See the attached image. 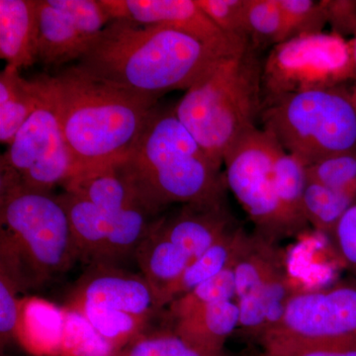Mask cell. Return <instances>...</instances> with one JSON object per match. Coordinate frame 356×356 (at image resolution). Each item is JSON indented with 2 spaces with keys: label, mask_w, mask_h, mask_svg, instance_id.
Listing matches in <instances>:
<instances>
[{
  "label": "cell",
  "mask_w": 356,
  "mask_h": 356,
  "mask_svg": "<svg viewBox=\"0 0 356 356\" xmlns=\"http://www.w3.org/2000/svg\"><path fill=\"white\" fill-rule=\"evenodd\" d=\"M236 51L214 48L168 26L112 20L77 65L112 86L159 98L186 91L218 60Z\"/></svg>",
  "instance_id": "cell-1"
},
{
  "label": "cell",
  "mask_w": 356,
  "mask_h": 356,
  "mask_svg": "<svg viewBox=\"0 0 356 356\" xmlns=\"http://www.w3.org/2000/svg\"><path fill=\"white\" fill-rule=\"evenodd\" d=\"M51 83L72 177L125 158L158 106L159 98L105 83L77 65L58 70Z\"/></svg>",
  "instance_id": "cell-2"
},
{
  "label": "cell",
  "mask_w": 356,
  "mask_h": 356,
  "mask_svg": "<svg viewBox=\"0 0 356 356\" xmlns=\"http://www.w3.org/2000/svg\"><path fill=\"white\" fill-rule=\"evenodd\" d=\"M121 163L140 200L154 214L173 203L225 202L221 168L179 121L175 107L154 108Z\"/></svg>",
  "instance_id": "cell-3"
},
{
  "label": "cell",
  "mask_w": 356,
  "mask_h": 356,
  "mask_svg": "<svg viewBox=\"0 0 356 356\" xmlns=\"http://www.w3.org/2000/svg\"><path fill=\"white\" fill-rule=\"evenodd\" d=\"M259 51L248 43L218 60L175 105L177 118L218 168L261 119L264 60Z\"/></svg>",
  "instance_id": "cell-4"
},
{
  "label": "cell",
  "mask_w": 356,
  "mask_h": 356,
  "mask_svg": "<svg viewBox=\"0 0 356 356\" xmlns=\"http://www.w3.org/2000/svg\"><path fill=\"white\" fill-rule=\"evenodd\" d=\"M262 129L306 166L356 152V107L343 86L262 103Z\"/></svg>",
  "instance_id": "cell-5"
},
{
  "label": "cell",
  "mask_w": 356,
  "mask_h": 356,
  "mask_svg": "<svg viewBox=\"0 0 356 356\" xmlns=\"http://www.w3.org/2000/svg\"><path fill=\"white\" fill-rule=\"evenodd\" d=\"M1 228L17 245L33 285L81 261L67 211L58 196L13 187L0 189Z\"/></svg>",
  "instance_id": "cell-6"
},
{
  "label": "cell",
  "mask_w": 356,
  "mask_h": 356,
  "mask_svg": "<svg viewBox=\"0 0 356 356\" xmlns=\"http://www.w3.org/2000/svg\"><path fill=\"white\" fill-rule=\"evenodd\" d=\"M37 77L39 104L1 154L0 189L51 192L74 172L51 76Z\"/></svg>",
  "instance_id": "cell-7"
},
{
  "label": "cell",
  "mask_w": 356,
  "mask_h": 356,
  "mask_svg": "<svg viewBox=\"0 0 356 356\" xmlns=\"http://www.w3.org/2000/svg\"><path fill=\"white\" fill-rule=\"evenodd\" d=\"M350 79H356L350 41L332 32L304 35L273 47L262 62V103Z\"/></svg>",
  "instance_id": "cell-8"
},
{
  "label": "cell",
  "mask_w": 356,
  "mask_h": 356,
  "mask_svg": "<svg viewBox=\"0 0 356 356\" xmlns=\"http://www.w3.org/2000/svg\"><path fill=\"white\" fill-rule=\"evenodd\" d=\"M283 151L270 134L255 128L224 159L227 187L254 222V235L271 243L285 236L274 178L276 161Z\"/></svg>",
  "instance_id": "cell-9"
},
{
  "label": "cell",
  "mask_w": 356,
  "mask_h": 356,
  "mask_svg": "<svg viewBox=\"0 0 356 356\" xmlns=\"http://www.w3.org/2000/svg\"><path fill=\"white\" fill-rule=\"evenodd\" d=\"M267 334L302 341L356 339V288L294 293L280 325Z\"/></svg>",
  "instance_id": "cell-10"
},
{
  "label": "cell",
  "mask_w": 356,
  "mask_h": 356,
  "mask_svg": "<svg viewBox=\"0 0 356 356\" xmlns=\"http://www.w3.org/2000/svg\"><path fill=\"white\" fill-rule=\"evenodd\" d=\"M111 20L165 25L220 50H242L250 42L229 38L203 13L196 0H100Z\"/></svg>",
  "instance_id": "cell-11"
},
{
  "label": "cell",
  "mask_w": 356,
  "mask_h": 356,
  "mask_svg": "<svg viewBox=\"0 0 356 356\" xmlns=\"http://www.w3.org/2000/svg\"><path fill=\"white\" fill-rule=\"evenodd\" d=\"M91 266L77 280L65 304H90L149 317L159 311L153 290L144 276L127 273L115 266Z\"/></svg>",
  "instance_id": "cell-12"
},
{
  "label": "cell",
  "mask_w": 356,
  "mask_h": 356,
  "mask_svg": "<svg viewBox=\"0 0 356 356\" xmlns=\"http://www.w3.org/2000/svg\"><path fill=\"white\" fill-rule=\"evenodd\" d=\"M234 222L225 202L187 204L172 217L161 218L159 228L193 261L235 229Z\"/></svg>",
  "instance_id": "cell-13"
},
{
  "label": "cell",
  "mask_w": 356,
  "mask_h": 356,
  "mask_svg": "<svg viewBox=\"0 0 356 356\" xmlns=\"http://www.w3.org/2000/svg\"><path fill=\"white\" fill-rule=\"evenodd\" d=\"M39 0H0V57L28 69L39 62Z\"/></svg>",
  "instance_id": "cell-14"
},
{
  "label": "cell",
  "mask_w": 356,
  "mask_h": 356,
  "mask_svg": "<svg viewBox=\"0 0 356 356\" xmlns=\"http://www.w3.org/2000/svg\"><path fill=\"white\" fill-rule=\"evenodd\" d=\"M63 186L65 191L74 192L95 204L109 221L131 206L143 203L121 161L79 173Z\"/></svg>",
  "instance_id": "cell-15"
},
{
  "label": "cell",
  "mask_w": 356,
  "mask_h": 356,
  "mask_svg": "<svg viewBox=\"0 0 356 356\" xmlns=\"http://www.w3.org/2000/svg\"><path fill=\"white\" fill-rule=\"evenodd\" d=\"M95 40L51 0H39L38 58L44 67L54 69L81 60Z\"/></svg>",
  "instance_id": "cell-16"
},
{
  "label": "cell",
  "mask_w": 356,
  "mask_h": 356,
  "mask_svg": "<svg viewBox=\"0 0 356 356\" xmlns=\"http://www.w3.org/2000/svg\"><path fill=\"white\" fill-rule=\"evenodd\" d=\"M64 307L39 297L21 298L15 339L33 356H60Z\"/></svg>",
  "instance_id": "cell-17"
},
{
  "label": "cell",
  "mask_w": 356,
  "mask_h": 356,
  "mask_svg": "<svg viewBox=\"0 0 356 356\" xmlns=\"http://www.w3.org/2000/svg\"><path fill=\"white\" fill-rule=\"evenodd\" d=\"M161 221V219H159ZM159 221L135 252L143 276L153 290L159 310L166 306V297L191 264V257L159 228Z\"/></svg>",
  "instance_id": "cell-18"
},
{
  "label": "cell",
  "mask_w": 356,
  "mask_h": 356,
  "mask_svg": "<svg viewBox=\"0 0 356 356\" xmlns=\"http://www.w3.org/2000/svg\"><path fill=\"white\" fill-rule=\"evenodd\" d=\"M240 323V310L236 302L224 301L203 307L199 310L175 320L172 330L177 336L200 350L224 353L228 337Z\"/></svg>",
  "instance_id": "cell-19"
},
{
  "label": "cell",
  "mask_w": 356,
  "mask_h": 356,
  "mask_svg": "<svg viewBox=\"0 0 356 356\" xmlns=\"http://www.w3.org/2000/svg\"><path fill=\"white\" fill-rule=\"evenodd\" d=\"M67 211L81 261L99 264L108 240V218L88 199L65 191L58 195Z\"/></svg>",
  "instance_id": "cell-20"
},
{
  "label": "cell",
  "mask_w": 356,
  "mask_h": 356,
  "mask_svg": "<svg viewBox=\"0 0 356 356\" xmlns=\"http://www.w3.org/2000/svg\"><path fill=\"white\" fill-rule=\"evenodd\" d=\"M32 281L17 245L1 229L0 236V337L1 346L15 339L21 290L31 286Z\"/></svg>",
  "instance_id": "cell-21"
},
{
  "label": "cell",
  "mask_w": 356,
  "mask_h": 356,
  "mask_svg": "<svg viewBox=\"0 0 356 356\" xmlns=\"http://www.w3.org/2000/svg\"><path fill=\"white\" fill-rule=\"evenodd\" d=\"M38 77L26 79L20 70L7 65L0 74V142L10 144L40 102Z\"/></svg>",
  "instance_id": "cell-22"
},
{
  "label": "cell",
  "mask_w": 356,
  "mask_h": 356,
  "mask_svg": "<svg viewBox=\"0 0 356 356\" xmlns=\"http://www.w3.org/2000/svg\"><path fill=\"white\" fill-rule=\"evenodd\" d=\"M274 178L285 236L301 233L309 225L304 211V194L308 185L307 166L283 151L276 161Z\"/></svg>",
  "instance_id": "cell-23"
},
{
  "label": "cell",
  "mask_w": 356,
  "mask_h": 356,
  "mask_svg": "<svg viewBox=\"0 0 356 356\" xmlns=\"http://www.w3.org/2000/svg\"><path fill=\"white\" fill-rule=\"evenodd\" d=\"M248 238L250 236L243 228L232 229L202 255L191 261L168 292L166 305L235 264L247 245Z\"/></svg>",
  "instance_id": "cell-24"
},
{
  "label": "cell",
  "mask_w": 356,
  "mask_h": 356,
  "mask_svg": "<svg viewBox=\"0 0 356 356\" xmlns=\"http://www.w3.org/2000/svg\"><path fill=\"white\" fill-rule=\"evenodd\" d=\"M278 259L274 243L257 235L250 236L234 268L236 303L259 298L276 269L282 266Z\"/></svg>",
  "instance_id": "cell-25"
},
{
  "label": "cell",
  "mask_w": 356,
  "mask_h": 356,
  "mask_svg": "<svg viewBox=\"0 0 356 356\" xmlns=\"http://www.w3.org/2000/svg\"><path fill=\"white\" fill-rule=\"evenodd\" d=\"M156 214L143 203L135 204L110 219L108 240L99 264L115 266L130 255H135L140 243L158 224Z\"/></svg>",
  "instance_id": "cell-26"
},
{
  "label": "cell",
  "mask_w": 356,
  "mask_h": 356,
  "mask_svg": "<svg viewBox=\"0 0 356 356\" xmlns=\"http://www.w3.org/2000/svg\"><path fill=\"white\" fill-rule=\"evenodd\" d=\"M64 306L81 313L100 336L120 353L134 339L147 331L152 318L90 304L72 303Z\"/></svg>",
  "instance_id": "cell-27"
},
{
  "label": "cell",
  "mask_w": 356,
  "mask_h": 356,
  "mask_svg": "<svg viewBox=\"0 0 356 356\" xmlns=\"http://www.w3.org/2000/svg\"><path fill=\"white\" fill-rule=\"evenodd\" d=\"M355 204L356 201L350 196L315 182H308L304 194L307 221L318 232L329 236H332L341 218Z\"/></svg>",
  "instance_id": "cell-28"
},
{
  "label": "cell",
  "mask_w": 356,
  "mask_h": 356,
  "mask_svg": "<svg viewBox=\"0 0 356 356\" xmlns=\"http://www.w3.org/2000/svg\"><path fill=\"white\" fill-rule=\"evenodd\" d=\"M235 264L170 302V317L177 320L203 307L236 298Z\"/></svg>",
  "instance_id": "cell-29"
},
{
  "label": "cell",
  "mask_w": 356,
  "mask_h": 356,
  "mask_svg": "<svg viewBox=\"0 0 356 356\" xmlns=\"http://www.w3.org/2000/svg\"><path fill=\"white\" fill-rule=\"evenodd\" d=\"M64 307L65 327L60 356H120L81 313Z\"/></svg>",
  "instance_id": "cell-30"
},
{
  "label": "cell",
  "mask_w": 356,
  "mask_h": 356,
  "mask_svg": "<svg viewBox=\"0 0 356 356\" xmlns=\"http://www.w3.org/2000/svg\"><path fill=\"white\" fill-rule=\"evenodd\" d=\"M248 41L257 50L284 42L285 24L280 0H248Z\"/></svg>",
  "instance_id": "cell-31"
},
{
  "label": "cell",
  "mask_w": 356,
  "mask_h": 356,
  "mask_svg": "<svg viewBox=\"0 0 356 356\" xmlns=\"http://www.w3.org/2000/svg\"><path fill=\"white\" fill-rule=\"evenodd\" d=\"M120 356H226L195 348L177 336L173 330L144 332L129 343Z\"/></svg>",
  "instance_id": "cell-32"
},
{
  "label": "cell",
  "mask_w": 356,
  "mask_h": 356,
  "mask_svg": "<svg viewBox=\"0 0 356 356\" xmlns=\"http://www.w3.org/2000/svg\"><path fill=\"white\" fill-rule=\"evenodd\" d=\"M261 341L270 356H356V339L302 341L267 334Z\"/></svg>",
  "instance_id": "cell-33"
},
{
  "label": "cell",
  "mask_w": 356,
  "mask_h": 356,
  "mask_svg": "<svg viewBox=\"0 0 356 356\" xmlns=\"http://www.w3.org/2000/svg\"><path fill=\"white\" fill-rule=\"evenodd\" d=\"M308 182L323 185L356 201V152L337 154L307 166Z\"/></svg>",
  "instance_id": "cell-34"
},
{
  "label": "cell",
  "mask_w": 356,
  "mask_h": 356,
  "mask_svg": "<svg viewBox=\"0 0 356 356\" xmlns=\"http://www.w3.org/2000/svg\"><path fill=\"white\" fill-rule=\"evenodd\" d=\"M280 4L284 17V42L324 32L327 20L321 0H280Z\"/></svg>",
  "instance_id": "cell-35"
},
{
  "label": "cell",
  "mask_w": 356,
  "mask_h": 356,
  "mask_svg": "<svg viewBox=\"0 0 356 356\" xmlns=\"http://www.w3.org/2000/svg\"><path fill=\"white\" fill-rule=\"evenodd\" d=\"M203 13L225 35L238 41H248V0H196Z\"/></svg>",
  "instance_id": "cell-36"
},
{
  "label": "cell",
  "mask_w": 356,
  "mask_h": 356,
  "mask_svg": "<svg viewBox=\"0 0 356 356\" xmlns=\"http://www.w3.org/2000/svg\"><path fill=\"white\" fill-rule=\"evenodd\" d=\"M331 238L346 266L356 273V204L346 211Z\"/></svg>",
  "instance_id": "cell-37"
},
{
  "label": "cell",
  "mask_w": 356,
  "mask_h": 356,
  "mask_svg": "<svg viewBox=\"0 0 356 356\" xmlns=\"http://www.w3.org/2000/svg\"><path fill=\"white\" fill-rule=\"evenodd\" d=\"M327 24L331 25L332 33L343 37L355 34L356 1L353 0H321Z\"/></svg>",
  "instance_id": "cell-38"
},
{
  "label": "cell",
  "mask_w": 356,
  "mask_h": 356,
  "mask_svg": "<svg viewBox=\"0 0 356 356\" xmlns=\"http://www.w3.org/2000/svg\"><path fill=\"white\" fill-rule=\"evenodd\" d=\"M351 47H353V58H355V70H356V32L355 34V37H353V39L350 41ZM356 81V79H355Z\"/></svg>",
  "instance_id": "cell-39"
},
{
  "label": "cell",
  "mask_w": 356,
  "mask_h": 356,
  "mask_svg": "<svg viewBox=\"0 0 356 356\" xmlns=\"http://www.w3.org/2000/svg\"><path fill=\"white\" fill-rule=\"evenodd\" d=\"M351 98H353V102L355 103L356 107V81L355 86H353V89L350 91Z\"/></svg>",
  "instance_id": "cell-40"
},
{
  "label": "cell",
  "mask_w": 356,
  "mask_h": 356,
  "mask_svg": "<svg viewBox=\"0 0 356 356\" xmlns=\"http://www.w3.org/2000/svg\"><path fill=\"white\" fill-rule=\"evenodd\" d=\"M259 356H270V355H267V353H262V355H259Z\"/></svg>",
  "instance_id": "cell-41"
}]
</instances>
